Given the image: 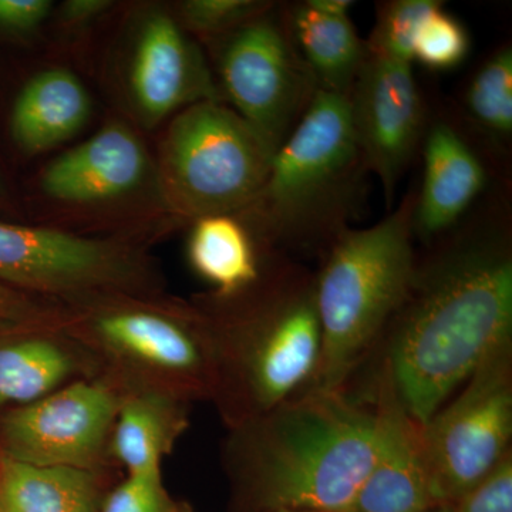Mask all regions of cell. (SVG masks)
<instances>
[{"label":"cell","mask_w":512,"mask_h":512,"mask_svg":"<svg viewBox=\"0 0 512 512\" xmlns=\"http://www.w3.org/2000/svg\"><path fill=\"white\" fill-rule=\"evenodd\" d=\"M508 338L510 234L485 225L458 232L417 258L406 298L375 355L404 407L424 424Z\"/></svg>","instance_id":"1"},{"label":"cell","mask_w":512,"mask_h":512,"mask_svg":"<svg viewBox=\"0 0 512 512\" xmlns=\"http://www.w3.org/2000/svg\"><path fill=\"white\" fill-rule=\"evenodd\" d=\"M376 416L349 390L308 389L228 430L229 512H349L372 466Z\"/></svg>","instance_id":"2"},{"label":"cell","mask_w":512,"mask_h":512,"mask_svg":"<svg viewBox=\"0 0 512 512\" xmlns=\"http://www.w3.org/2000/svg\"><path fill=\"white\" fill-rule=\"evenodd\" d=\"M198 305L217 353L212 403L228 430L312 386L322 346L313 272L278 256L254 285Z\"/></svg>","instance_id":"3"},{"label":"cell","mask_w":512,"mask_h":512,"mask_svg":"<svg viewBox=\"0 0 512 512\" xmlns=\"http://www.w3.org/2000/svg\"><path fill=\"white\" fill-rule=\"evenodd\" d=\"M60 330L92 360L94 377L123 397L153 393L212 402L217 353L198 303L104 296L64 305Z\"/></svg>","instance_id":"4"},{"label":"cell","mask_w":512,"mask_h":512,"mask_svg":"<svg viewBox=\"0 0 512 512\" xmlns=\"http://www.w3.org/2000/svg\"><path fill=\"white\" fill-rule=\"evenodd\" d=\"M410 194L376 225L343 229L315 274L322 346L309 389L348 390L399 311L416 269Z\"/></svg>","instance_id":"5"},{"label":"cell","mask_w":512,"mask_h":512,"mask_svg":"<svg viewBox=\"0 0 512 512\" xmlns=\"http://www.w3.org/2000/svg\"><path fill=\"white\" fill-rule=\"evenodd\" d=\"M365 171L349 96L318 90L245 211L259 222L266 247L326 252L348 228Z\"/></svg>","instance_id":"6"},{"label":"cell","mask_w":512,"mask_h":512,"mask_svg":"<svg viewBox=\"0 0 512 512\" xmlns=\"http://www.w3.org/2000/svg\"><path fill=\"white\" fill-rule=\"evenodd\" d=\"M271 151L237 111L201 101L171 121L157 177L165 202L181 217L241 214L266 183Z\"/></svg>","instance_id":"7"},{"label":"cell","mask_w":512,"mask_h":512,"mask_svg":"<svg viewBox=\"0 0 512 512\" xmlns=\"http://www.w3.org/2000/svg\"><path fill=\"white\" fill-rule=\"evenodd\" d=\"M0 282L62 303L161 296L163 275L140 247L0 222Z\"/></svg>","instance_id":"8"},{"label":"cell","mask_w":512,"mask_h":512,"mask_svg":"<svg viewBox=\"0 0 512 512\" xmlns=\"http://www.w3.org/2000/svg\"><path fill=\"white\" fill-rule=\"evenodd\" d=\"M436 504H456L512 450V338L503 340L421 429Z\"/></svg>","instance_id":"9"},{"label":"cell","mask_w":512,"mask_h":512,"mask_svg":"<svg viewBox=\"0 0 512 512\" xmlns=\"http://www.w3.org/2000/svg\"><path fill=\"white\" fill-rule=\"evenodd\" d=\"M222 89L275 156L301 121L318 84L289 28L269 12L228 35L220 57Z\"/></svg>","instance_id":"10"},{"label":"cell","mask_w":512,"mask_h":512,"mask_svg":"<svg viewBox=\"0 0 512 512\" xmlns=\"http://www.w3.org/2000/svg\"><path fill=\"white\" fill-rule=\"evenodd\" d=\"M121 400L103 379L84 377L36 402L0 410V456L104 474Z\"/></svg>","instance_id":"11"},{"label":"cell","mask_w":512,"mask_h":512,"mask_svg":"<svg viewBox=\"0 0 512 512\" xmlns=\"http://www.w3.org/2000/svg\"><path fill=\"white\" fill-rule=\"evenodd\" d=\"M413 64L369 55L349 94L357 147L392 207L397 184L423 131V101Z\"/></svg>","instance_id":"12"},{"label":"cell","mask_w":512,"mask_h":512,"mask_svg":"<svg viewBox=\"0 0 512 512\" xmlns=\"http://www.w3.org/2000/svg\"><path fill=\"white\" fill-rule=\"evenodd\" d=\"M128 93L148 126L201 101H221L204 56L177 20L151 13L141 22L130 67Z\"/></svg>","instance_id":"13"},{"label":"cell","mask_w":512,"mask_h":512,"mask_svg":"<svg viewBox=\"0 0 512 512\" xmlns=\"http://www.w3.org/2000/svg\"><path fill=\"white\" fill-rule=\"evenodd\" d=\"M376 416L372 466L349 512H419L433 507L421 429L392 377L377 365L370 397Z\"/></svg>","instance_id":"14"},{"label":"cell","mask_w":512,"mask_h":512,"mask_svg":"<svg viewBox=\"0 0 512 512\" xmlns=\"http://www.w3.org/2000/svg\"><path fill=\"white\" fill-rule=\"evenodd\" d=\"M153 177L158 180L141 138L126 124L111 123L47 165L40 188L60 204L97 207L138 194Z\"/></svg>","instance_id":"15"},{"label":"cell","mask_w":512,"mask_h":512,"mask_svg":"<svg viewBox=\"0 0 512 512\" xmlns=\"http://www.w3.org/2000/svg\"><path fill=\"white\" fill-rule=\"evenodd\" d=\"M487 183V174L464 138L434 124L424 144V175L413 212L414 239L431 244L456 227Z\"/></svg>","instance_id":"16"},{"label":"cell","mask_w":512,"mask_h":512,"mask_svg":"<svg viewBox=\"0 0 512 512\" xmlns=\"http://www.w3.org/2000/svg\"><path fill=\"white\" fill-rule=\"evenodd\" d=\"M84 377H94L92 360L62 330L0 335V410L36 402Z\"/></svg>","instance_id":"17"},{"label":"cell","mask_w":512,"mask_h":512,"mask_svg":"<svg viewBox=\"0 0 512 512\" xmlns=\"http://www.w3.org/2000/svg\"><path fill=\"white\" fill-rule=\"evenodd\" d=\"M92 113V101L79 77L69 70L36 74L19 93L10 116L13 141L36 156L79 133Z\"/></svg>","instance_id":"18"},{"label":"cell","mask_w":512,"mask_h":512,"mask_svg":"<svg viewBox=\"0 0 512 512\" xmlns=\"http://www.w3.org/2000/svg\"><path fill=\"white\" fill-rule=\"evenodd\" d=\"M190 426V403L161 394H130L121 400L111 436L110 456L128 474L161 471Z\"/></svg>","instance_id":"19"},{"label":"cell","mask_w":512,"mask_h":512,"mask_svg":"<svg viewBox=\"0 0 512 512\" xmlns=\"http://www.w3.org/2000/svg\"><path fill=\"white\" fill-rule=\"evenodd\" d=\"M289 33L318 89L349 96L367 57L349 16H330L308 3L296 6Z\"/></svg>","instance_id":"20"},{"label":"cell","mask_w":512,"mask_h":512,"mask_svg":"<svg viewBox=\"0 0 512 512\" xmlns=\"http://www.w3.org/2000/svg\"><path fill=\"white\" fill-rule=\"evenodd\" d=\"M103 473L0 456V505L13 512H99Z\"/></svg>","instance_id":"21"},{"label":"cell","mask_w":512,"mask_h":512,"mask_svg":"<svg viewBox=\"0 0 512 512\" xmlns=\"http://www.w3.org/2000/svg\"><path fill=\"white\" fill-rule=\"evenodd\" d=\"M194 222L188 259L194 271L214 286L215 295H235L261 278L268 259L235 215H208Z\"/></svg>","instance_id":"22"},{"label":"cell","mask_w":512,"mask_h":512,"mask_svg":"<svg viewBox=\"0 0 512 512\" xmlns=\"http://www.w3.org/2000/svg\"><path fill=\"white\" fill-rule=\"evenodd\" d=\"M471 117L495 138L512 133V52L504 47L481 66L467 90Z\"/></svg>","instance_id":"23"},{"label":"cell","mask_w":512,"mask_h":512,"mask_svg":"<svg viewBox=\"0 0 512 512\" xmlns=\"http://www.w3.org/2000/svg\"><path fill=\"white\" fill-rule=\"evenodd\" d=\"M443 3L437 0H394L384 5L366 43L367 53L413 64V49L421 26Z\"/></svg>","instance_id":"24"},{"label":"cell","mask_w":512,"mask_h":512,"mask_svg":"<svg viewBox=\"0 0 512 512\" xmlns=\"http://www.w3.org/2000/svg\"><path fill=\"white\" fill-rule=\"evenodd\" d=\"M468 49L467 30L441 6L421 26L414 43L413 62L433 70L453 69L466 59Z\"/></svg>","instance_id":"25"},{"label":"cell","mask_w":512,"mask_h":512,"mask_svg":"<svg viewBox=\"0 0 512 512\" xmlns=\"http://www.w3.org/2000/svg\"><path fill=\"white\" fill-rule=\"evenodd\" d=\"M272 3L255 0H188L180 8L181 20L201 36L231 35L249 20L272 9Z\"/></svg>","instance_id":"26"},{"label":"cell","mask_w":512,"mask_h":512,"mask_svg":"<svg viewBox=\"0 0 512 512\" xmlns=\"http://www.w3.org/2000/svg\"><path fill=\"white\" fill-rule=\"evenodd\" d=\"M99 512H192L190 505L171 497L161 471L128 474L106 493Z\"/></svg>","instance_id":"27"},{"label":"cell","mask_w":512,"mask_h":512,"mask_svg":"<svg viewBox=\"0 0 512 512\" xmlns=\"http://www.w3.org/2000/svg\"><path fill=\"white\" fill-rule=\"evenodd\" d=\"M62 303L30 295L0 282V335L33 329H60Z\"/></svg>","instance_id":"28"},{"label":"cell","mask_w":512,"mask_h":512,"mask_svg":"<svg viewBox=\"0 0 512 512\" xmlns=\"http://www.w3.org/2000/svg\"><path fill=\"white\" fill-rule=\"evenodd\" d=\"M453 507L454 512H512V450Z\"/></svg>","instance_id":"29"},{"label":"cell","mask_w":512,"mask_h":512,"mask_svg":"<svg viewBox=\"0 0 512 512\" xmlns=\"http://www.w3.org/2000/svg\"><path fill=\"white\" fill-rule=\"evenodd\" d=\"M50 9L47 0H0V28L29 32L42 25Z\"/></svg>","instance_id":"30"},{"label":"cell","mask_w":512,"mask_h":512,"mask_svg":"<svg viewBox=\"0 0 512 512\" xmlns=\"http://www.w3.org/2000/svg\"><path fill=\"white\" fill-rule=\"evenodd\" d=\"M111 5L107 0H70L64 3L62 18L67 25L84 26L103 15Z\"/></svg>","instance_id":"31"},{"label":"cell","mask_w":512,"mask_h":512,"mask_svg":"<svg viewBox=\"0 0 512 512\" xmlns=\"http://www.w3.org/2000/svg\"><path fill=\"white\" fill-rule=\"evenodd\" d=\"M306 3L330 16H349L350 9L355 5L350 0H308Z\"/></svg>","instance_id":"32"},{"label":"cell","mask_w":512,"mask_h":512,"mask_svg":"<svg viewBox=\"0 0 512 512\" xmlns=\"http://www.w3.org/2000/svg\"><path fill=\"white\" fill-rule=\"evenodd\" d=\"M419 512H454V507L450 504H439Z\"/></svg>","instance_id":"33"},{"label":"cell","mask_w":512,"mask_h":512,"mask_svg":"<svg viewBox=\"0 0 512 512\" xmlns=\"http://www.w3.org/2000/svg\"><path fill=\"white\" fill-rule=\"evenodd\" d=\"M3 192H5V185H3L2 175H0V195H3Z\"/></svg>","instance_id":"34"},{"label":"cell","mask_w":512,"mask_h":512,"mask_svg":"<svg viewBox=\"0 0 512 512\" xmlns=\"http://www.w3.org/2000/svg\"><path fill=\"white\" fill-rule=\"evenodd\" d=\"M0 512H13L8 510V508L3 507V505H0Z\"/></svg>","instance_id":"35"},{"label":"cell","mask_w":512,"mask_h":512,"mask_svg":"<svg viewBox=\"0 0 512 512\" xmlns=\"http://www.w3.org/2000/svg\"><path fill=\"white\" fill-rule=\"evenodd\" d=\"M274 512H301V511H274Z\"/></svg>","instance_id":"36"}]
</instances>
